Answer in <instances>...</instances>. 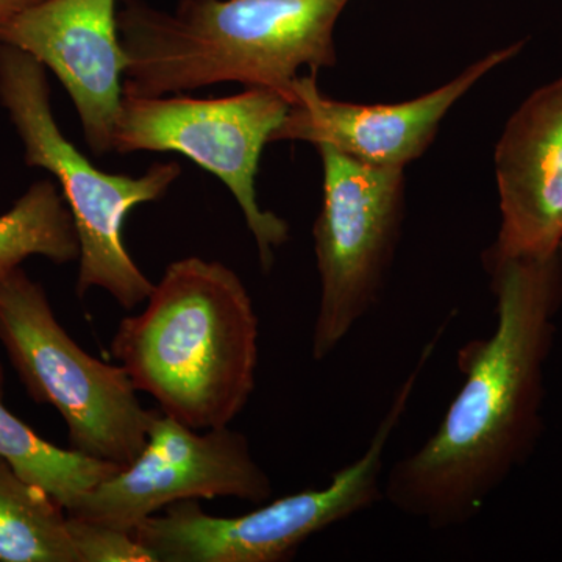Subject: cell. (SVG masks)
<instances>
[{"label": "cell", "instance_id": "obj_9", "mask_svg": "<svg viewBox=\"0 0 562 562\" xmlns=\"http://www.w3.org/2000/svg\"><path fill=\"white\" fill-rule=\"evenodd\" d=\"M272 491L246 435L231 427L201 432L157 408L139 457L66 514L133 532L172 503L232 497L261 505Z\"/></svg>", "mask_w": 562, "mask_h": 562}, {"label": "cell", "instance_id": "obj_8", "mask_svg": "<svg viewBox=\"0 0 562 562\" xmlns=\"http://www.w3.org/2000/svg\"><path fill=\"white\" fill-rule=\"evenodd\" d=\"M279 91L246 88L228 98H122L111 151H173L190 158L228 188L257 243L261 269L271 271L276 250L290 241V224L257 199L262 149L290 109Z\"/></svg>", "mask_w": 562, "mask_h": 562}, {"label": "cell", "instance_id": "obj_14", "mask_svg": "<svg viewBox=\"0 0 562 562\" xmlns=\"http://www.w3.org/2000/svg\"><path fill=\"white\" fill-rule=\"evenodd\" d=\"M0 562H79L68 514L0 457Z\"/></svg>", "mask_w": 562, "mask_h": 562}, {"label": "cell", "instance_id": "obj_17", "mask_svg": "<svg viewBox=\"0 0 562 562\" xmlns=\"http://www.w3.org/2000/svg\"><path fill=\"white\" fill-rule=\"evenodd\" d=\"M43 0H0V25L5 24L22 11L38 5Z\"/></svg>", "mask_w": 562, "mask_h": 562}, {"label": "cell", "instance_id": "obj_3", "mask_svg": "<svg viewBox=\"0 0 562 562\" xmlns=\"http://www.w3.org/2000/svg\"><path fill=\"white\" fill-rule=\"evenodd\" d=\"M260 321L246 284L220 261L188 257L166 268L146 308L111 339L138 392L194 428L231 427L257 384Z\"/></svg>", "mask_w": 562, "mask_h": 562}, {"label": "cell", "instance_id": "obj_2", "mask_svg": "<svg viewBox=\"0 0 562 562\" xmlns=\"http://www.w3.org/2000/svg\"><path fill=\"white\" fill-rule=\"evenodd\" d=\"M350 0H180L173 13L122 0L124 95L161 98L216 83L279 91L299 70L335 68V27Z\"/></svg>", "mask_w": 562, "mask_h": 562}, {"label": "cell", "instance_id": "obj_4", "mask_svg": "<svg viewBox=\"0 0 562 562\" xmlns=\"http://www.w3.org/2000/svg\"><path fill=\"white\" fill-rule=\"evenodd\" d=\"M46 68L27 52L0 44V106L20 136L29 168L58 180L80 243L76 292L101 288L122 308L147 302L154 291L124 241L127 214L160 201L179 179V162H155L140 177L103 172L58 127Z\"/></svg>", "mask_w": 562, "mask_h": 562}, {"label": "cell", "instance_id": "obj_7", "mask_svg": "<svg viewBox=\"0 0 562 562\" xmlns=\"http://www.w3.org/2000/svg\"><path fill=\"white\" fill-rule=\"evenodd\" d=\"M316 149L324 195L313 225L321 297L312 357L325 361L382 302L405 221V168Z\"/></svg>", "mask_w": 562, "mask_h": 562}, {"label": "cell", "instance_id": "obj_15", "mask_svg": "<svg viewBox=\"0 0 562 562\" xmlns=\"http://www.w3.org/2000/svg\"><path fill=\"white\" fill-rule=\"evenodd\" d=\"M31 257L55 265L79 261L80 243L69 206L57 184L40 180L0 214V280Z\"/></svg>", "mask_w": 562, "mask_h": 562}, {"label": "cell", "instance_id": "obj_6", "mask_svg": "<svg viewBox=\"0 0 562 562\" xmlns=\"http://www.w3.org/2000/svg\"><path fill=\"white\" fill-rule=\"evenodd\" d=\"M0 344L33 401L60 413L69 449L121 469L139 457L157 409L144 408L122 366L70 338L43 284L22 268L0 280Z\"/></svg>", "mask_w": 562, "mask_h": 562}, {"label": "cell", "instance_id": "obj_1", "mask_svg": "<svg viewBox=\"0 0 562 562\" xmlns=\"http://www.w3.org/2000/svg\"><path fill=\"white\" fill-rule=\"evenodd\" d=\"M486 272L497 301L494 331L458 350L464 382L441 424L384 475V501L435 531L476 520L542 435L543 375L562 306V247Z\"/></svg>", "mask_w": 562, "mask_h": 562}, {"label": "cell", "instance_id": "obj_12", "mask_svg": "<svg viewBox=\"0 0 562 562\" xmlns=\"http://www.w3.org/2000/svg\"><path fill=\"white\" fill-rule=\"evenodd\" d=\"M501 227L484 269L562 247V77L531 92L495 146Z\"/></svg>", "mask_w": 562, "mask_h": 562}, {"label": "cell", "instance_id": "obj_16", "mask_svg": "<svg viewBox=\"0 0 562 562\" xmlns=\"http://www.w3.org/2000/svg\"><path fill=\"white\" fill-rule=\"evenodd\" d=\"M68 527L79 562H155L133 532L70 516Z\"/></svg>", "mask_w": 562, "mask_h": 562}, {"label": "cell", "instance_id": "obj_5", "mask_svg": "<svg viewBox=\"0 0 562 562\" xmlns=\"http://www.w3.org/2000/svg\"><path fill=\"white\" fill-rule=\"evenodd\" d=\"M447 328L443 321L422 347L364 453L333 473L327 486L295 492L236 517L210 516L198 501L172 503L135 528L136 541L155 562H281L314 535L373 508L384 501V453Z\"/></svg>", "mask_w": 562, "mask_h": 562}, {"label": "cell", "instance_id": "obj_13", "mask_svg": "<svg viewBox=\"0 0 562 562\" xmlns=\"http://www.w3.org/2000/svg\"><path fill=\"white\" fill-rule=\"evenodd\" d=\"M5 373L0 362V457L13 465L22 479L49 494L66 513L81 495L94 490L121 468L111 462L61 449L41 438L3 403Z\"/></svg>", "mask_w": 562, "mask_h": 562}, {"label": "cell", "instance_id": "obj_10", "mask_svg": "<svg viewBox=\"0 0 562 562\" xmlns=\"http://www.w3.org/2000/svg\"><path fill=\"white\" fill-rule=\"evenodd\" d=\"M525 41L490 52L427 94L398 103H353L322 94L317 74L299 76L291 103L271 143L302 140L330 146L353 160L383 168H406L431 146L443 117L491 70L512 60Z\"/></svg>", "mask_w": 562, "mask_h": 562}, {"label": "cell", "instance_id": "obj_11", "mask_svg": "<svg viewBox=\"0 0 562 562\" xmlns=\"http://www.w3.org/2000/svg\"><path fill=\"white\" fill-rule=\"evenodd\" d=\"M116 0H43L0 25V44L36 58L60 80L95 157L111 151L127 57Z\"/></svg>", "mask_w": 562, "mask_h": 562}]
</instances>
